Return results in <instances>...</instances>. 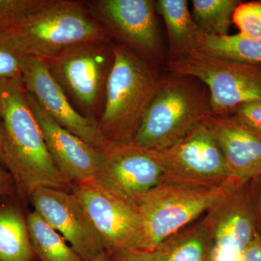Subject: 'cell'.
Returning <instances> with one entry per match:
<instances>
[{
    "label": "cell",
    "mask_w": 261,
    "mask_h": 261,
    "mask_svg": "<svg viewBox=\"0 0 261 261\" xmlns=\"http://www.w3.org/2000/svg\"><path fill=\"white\" fill-rule=\"evenodd\" d=\"M0 120L3 164L20 194L31 197L42 187L64 190L68 184L48 152L22 77L0 80Z\"/></svg>",
    "instance_id": "obj_1"
},
{
    "label": "cell",
    "mask_w": 261,
    "mask_h": 261,
    "mask_svg": "<svg viewBox=\"0 0 261 261\" xmlns=\"http://www.w3.org/2000/svg\"><path fill=\"white\" fill-rule=\"evenodd\" d=\"M111 39L87 2L76 0H37L0 29V44L42 60L75 44Z\"/></svg>",
    "instance_id": "obj_2"
},
{
    "label": "cell",
    "mask_w": 261,
    "mask_h": 261,
    "mask_svg": "<svg viewBox=\"0 0 261 261\" xmlns=\"http://www.w3.org/2000/svg\"><path fill=\"white\" fill-rule=\"evenodd\" d=\"M113 51L98 125L109 142H132L165 76L158 65L123 44H113Z\"/></svg>",
    "instance_id": "obj_3"
},
{
    "label": "cell",
    "mask_w": 261,
    "mask_h": 261,
    "mask_svg": "<svg viewBox=\"0 0 261 261\" xmlns=\"http://www.w3.org/2000/svg\"><path fill=\"white\" fill-rule=\"evenodd\" d=\"M211 115L208 90L202 82L170 74L163 79L133 142L152 150H164Z\"/></svg>",
    "instance_id": "obj_4"
},
{
    "label": "cell",
    "mask_w": 261,
    "mask_h": 261,
    "mask_svg": "<svg viewBox=\"0 0 261 261\" xmlns=\"http://www.w3.org/2000/svg\"><path fill=\"white\" fill-rule=\"evenodd\" d=\"M238 185L163 182L134 197L145 225L148 250L153 251L165 240L190 226Z\"/></svg>",
    "instance_id": "obj_5"
},
{
    "label": "cell",
    "mask_w": 261,
    "mask_h": 261,
    "mask_svg": "<svg viewBox=\"0 0 261 261\" xmlns=\"http://www.w3.org/2000/svg\"><path fill=\"white\" fill-rule=\"evenodd\" d=\"M165 69L170 74L188 76L207 87L211 116L226 118L238 106L261 99V64L223 59L195 50L171 62Z\"/></svg>",
    "instance_id": "obj_6"
},
{
    "label": "cell",
    "mask_w": 261,
    "mask_h": 261,
    "mask_svg": "<svg viewBox=\"0 0 261 261\" xmlns=\"http://www.w3.org/2000/svg\"><path fill=\"white\" fill-rule=\"evenodd\" d=\"M113 45L111 41L81 43L43 60L79 112L97 121L113 66Z\"/></svg>",
    "instance_id": "obj_7"
},
{
    "label": "cell",
    "mask_w": 261,
    "mask_h": 261,
    "mask_svg": "<svg viewBox=\"0 0 261 261\" xmlns=\"http://www.w3.org/2000/svg\"><path fill=\"white\" fill-rule=\"evenodd\" d=\"M73 193L83 204L108 255L127 249L148 250L143 220L132 197L96 177L74 182Z\"/></svg>",
    "instance_id": "obj_8"
},
{
    "label": "cell",
    "mask_w": 261,
    "mask_h": 261,
    "mask_svg": "<svg viewBox=\"0 0 261 261\" xmlns=\"http://www.w3.org/2000/svg\"><path fill=\"white\" fill-rule=\"evenodd\" d=\"M94 17L119 44L159 65L163 62L162 43L152 0H96L87 2Z\"/></svg>",
    "instance_id": "obj_9"
},
{
    "label": "cell",
    "mask_w": 261,
    "mask_h": 261,
    "mask_svg": "<svg viewBox=\"0 0 261 261\" xmlns=\"http://www.w3.org/2000/svg\"><path fill=\"white\" fill-rule=\"evenodd\" d=\"M157 152L164 171L163 182L208 185L233 182L222 151L205 121L176 145Z\"/></svg>",
    "instance_id": "obj_10"
},
{
    "label": "cell",
    "mask_w": 261,
    "mask_h": 261,
    "mask_svg": "<svg viewBox=\"0 0 261 261\" xmlns=\"http://www.w3.org/2000/svg\"><path fill=\"white\" fill-rule=\"evenodd\" d=\"M211 240V261H240L257 232L250 184L238 185L203 218Z\"/></svg>",
    "instance_id": "obj_11"
},
{
    "label": "cell",
    "mask_w": 261,
    "mask_h": 261,
    "mask_svg": "<svg viewBox=\"0 0 261 261\" xmlns=\"http://www.w3.org/2000/svg\"><path fill=\"white\" fill-rule=\"evenodd\" d=\"M36 212L65 240L83 261H93L106 252L102 239L83 204L74 194L42 187L31 196Z\"/></svg>",
    "instance_id": "obj_12"
},
{
    "label": "cell",
    "mask_w": 261,
    "mask_h": 261,
    "mask_svg": "<svg viewBox=\"0 0 261 261\" xmlns=\"http://www.w3.org/2000/svg\"><path fill=\"white\" fill-rule=\"evenodd\" d=\"M22 80L27 92L60 126L99 150L111 143L97 120L77 111L42 59L25 57Z\"/></svg>",
    "instance_id": "obj_13"
},
{
    "label": "cell",
    "mask_w": 261,
    "mask_h": 261,
    "mask_svg": "<svg viewBox=\"0 0 261 261\" xmlns=\"http://www.w3.org/2000/svg\"><path fill=\"white\" fill-rule=\"evenodd\" d=\"M96 178L129 197L163 183L164 171L157 151L132 142H111L101 150Z\"/></svg>",
    "instance_id": "obj_14"
},
{
    "label": "cell",
    "mask_w": 261,
    "mask_h": 261,
    "mask_svg": "<svg viewBox=\"0 0 261 261\" xmlns=\"http://www.w3.org/2000/svg\"><path fill=\"white\" fill-rule=\"evenodd\" d=\"M27 95L48 152L63 179L69 184L96 177L100 168L101 150L60 126L32 94L27 92Z\"/></svg>",
    "instance_id": "obj_15"
},
{
    "label": "cell",
    "mask_w": 261,
    "mask_h": 261,
    "mask_svg": "<svg viewBox=\"0 0 261 261\" xmlns=\"http://www.w3.org/2000/svg\"><path fill=\"white\" fill-rule=\"evenodd\" d=\"M205 122L222 151L231 181L242 185L261 177V135L228 118L211 116Z\"/></svg>",
    "instance_id": "obj_16"
},
{
    "label": "cell",
    "mask_w": 261,
    "mask_h": 261,
    "mask_svg": "<svg viewBox=\"0 0 261 261\" xmlns=\"http://www.w3.org/2000/svg\"><path fill=\"white\" fill-rule=\"evenodd\" d=\"M155 6L167 30L169 47L166 62L176 61L197 50L204 33L195 23L188 2L159 0Z\"/></svg>",
    "instance_id": "obj_17"
},
{
    "label": "cell",
    "mask_w": 261,
    "mask_h": 261,
    "mask_svg": "<svg viewBox=\"0 0 261 261\" xmlns=\"http://www.w3.org/2000/svg\"><path fill=\"white\" fill-rule=\"evenodd\" d=\"M211 240L203 219L162 242L152 251L154 261H211Z\"/></svg>",
    "instance_id": "obj_18"
},
{
    "label": "cell",
    "mask_w": 261,
    "mask_h": 261,
    "mask_svg": "<svg viewBox=\"0 0 261 261\" xmlns=\"http://www.w3.org/2000/svg\"><path fill=\"white\" fill-rule=\"evenodd\" d=\"M34 252L20 211L11 206L0 207V261H31Z\"/></svg>",
    "instance_id": "obj_19"
},
{
    "label": "cell",
    "mask_w": 261,
    "mask_h": 261,
    "mask_svg": "<svg viewBox=\"0 0 261 261\" xmlns=\"http://www.w3.org/2000/svg\"><path fill=\"white\" fill-rule=\"evenodd\" d=\"M197 51L230 61L261 64V39L242 35L210 36L203 34Z\"/></svg>",
    "instance_id": "obj_20"
},
{
    "label": "cell",
    "mask_w": 261,
    "mask_h": 261,
    "mask_svg": "<svg viewBox=\"0 0 261 261\" xmlns=\"http://www.w3.org/2000/svg\"><path fill=\"white\" fill-rule=\"evenodd\" d=\"M29 236L34 251L42 261H83L65 239L36 211L27 218Z\"/></svg>",
    "instance_id": "obj_21"
},
{
    "label": "cell",
    "mask_w": 261,
    "mask_h": 261,
    "mask_svg": "<svg viewBox=\"0 0 261 261\" xmlns=\"http://www.w3.org/2000/svg\"><path fill=\"white\" fill-rule=\"evenodd\" d=\"M241 0H193L192 17L207 35H228L233 15Z\"/></svg>",
    "instance_id": "obj_22"
},
{
    "label": "cell",
    "mask_w": 261,
    "mask_h": 261,
    "mask_svg": "<svg viewBox=\"0 0 261 261\" xmlns=\"http://www.w3.org/2000/svg\"><path fill=\"white\" fill-rule=\"evenodd\" d=\"M232 20L242 35L261 39V0L242 2L233 13Z\"/></svg>",
    "instance_id": "obj_23"
},
{
    "label": "cell",
    "mask_w": 261,
    "mask_h": 261,
    "mask_svg": "<svg viewBox=\"0 0 261 261\" xmlns=\"http://www.w3.org/2000/svg\"><path fill=\"white\" fill-rule=\"evenodd\" d=\"M226 118L261 135V99L240 105Z\"/></svg>",
    "instance_id": "obj_24"
},
{
    "label": "cell",
    "mask_w": 261,
    "mask_h": 261,
    "mask_svg": "<svg viewBox=\"0 0 261 261\" xmlns=\"http://www.w3.org/2000/svg\"><path fill=\"white\" fill-rule=\"evenodd\" d=\"M25 56L0 44V80L22 77Z\"/></svg>",
    "instance_id": "obj_25"
},
{
    "label": "cell",
    "mask_w": 261,
    "mask_h": 261,
    "mask_svg": "<svg viewBox=\"0 0 261 261\" xmlns=\"http://www.w3.org/2000/svg\"><path fill=\"white\" fill-rule=\"evenodd\" d=\"M37 0H0V29L13 21Z\"/></svg>",
    "instance_id": "obj_26"
},
{
    "label": "cell",
    "mask_w": 261,
    "mask_h": 261,
    "mask_svg": "<svg viewBox=\"0 0 261 261\" xmlns=\"http://www.w3.org/2000/svg\"><path fill=\"white\" fill-rule=\"evenodd\" d=\"M109 261H154V259L152 251L127 249L110 254Z\"/></svg>",
    "instance_id": "obj_27"
},
{
    "label": "cell",
    "mask_w": 261,
    "mask_h": 261,
    "mask_svg": "<svg viewBox=\"0 0 261 261\" xmlns=\"http://www.w3.org/2000/svg\"><path fill=\"white\" fill-rule=\"evenodd\" d=\"M240 261H261V234L258 231L244 250Z\"/></svg>",
    "instance_id": "obj_28"
},
{
    "label": "cell",
    "mask_w": 261,
    "mask_h": 261,
    "mask_svg": "<svg viewBox=\"0 0 261 261\" xmlns=\"http://www.w3.org/2000/svg\"><path fill=\"white\" fill-rule=\"evenodd\" d=\"M256 214L257 231L261 234V177L249 182Z\"/></svg>",
    "instance_id": "obj_29"
},
{
    "label": "cell",
    "mask_w": 261,
    "mask_h": 261,
    "mask_svg": "<svg viewBox=\"0 0 261 261\" xmlns=\"http://www.w3.org/2000/svg\"><path fill=\"white\" fill-rule=\"evenodd\" d=\"M11 175L0 169V195L5 193L10 186Z\"/></svg>",
    "instance_id": "obj_30"
},
{
    "label": "cell",
    "mask_w": 261,
    "mask_h": 261,
    "mask_svg": "<svg viewBox=\"0 0 261 261\" xmlns=\"http://www.w3.org/2000/svg\"><path fill=\"white\" fill-rule=\"evenodd\" d=\"M0 163L3 164V127L0 120Z\"/></svg>",
    "instance_id": "obj_31"
},
{
    "label": "cell",
    "mask_w": 261,
    "mask_h": 261,
    "mask_svg": "<svg viewBox=\"0 0 261 261\" xmlns=\"http://www.w3.org/2000/svg\"><path fill=\"white\" fill-rule=\"evenodd\" d=\"M93 261H109V255L107 252H104L99 256L96 257Z\"/></svg>",
    "instance_id": "obj_32"
}]
</instances>
